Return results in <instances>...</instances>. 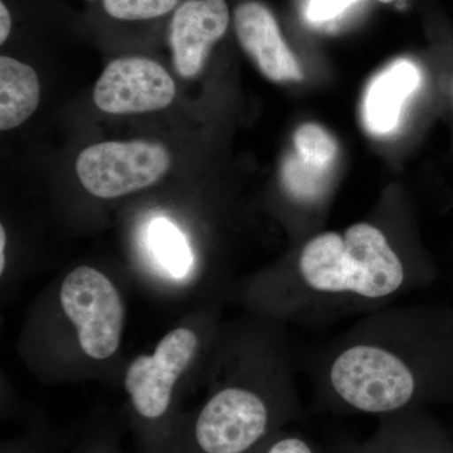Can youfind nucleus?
Listing matches in <instances>:
<instances>
[{
    "label": "nucleus",
    "instance_id": "f257e3e1",
    "mask_svg": "<svg viewBox=\"0 0 453 453\" xmlns=\"http://www.w3.org/2000/svg\"><path fill=\"white\" fill-rule=\"evenodd\" d=\"M316 410L378 419L453 404V308L377 310L325 342L309 363Z\"/></svg>",
    "mask_w": 453,
    "mask_h": 453
},
{
    "label": "nucleus",
    "instance_id": "f03ea898",
    "mask_svg": "<svg viewBox=\"0 0 453 453\" xmlns=\"http://www.w3.org/2000/svg\"><path fill=\"white\" fill-rule=\"evenodd\" d=\"M421 253L402 247L380 223L308 237L273 281V309L309 326L365 316L436 282Z\"/></svg>",
    "mask_w": 453,
    "mask_h": 453
},
{
    "label": "nucleus",
    "instance_id": "7ed1b4c3",
    "mask_svg": "<svg viewBox=\"0 0 453 453\" xmlns=\"http://www.w3.org/2000/svg\"><path fill=\"white\" fill-rule=\"evenodd\" d=\"M299 399H273L249 384H231L204 405L196 434L204 453H246L280 419L300 417Z\"/></svg>",
    "mask_w": 453,
    "mask_h": 453
},
{
    "label": "nucleus",
    "instance_id": "20e7f679",
    "mask_svg": "<svg viewBox=\"0 0 453 453\" xmlns=\"http://www.w3.org/2000/svg\"><path fill=\"white\" fill-rule=\"evenodd\" d=\"M65 314L77 327L80 345L88 357L104 360L120 345L125 308L115 286L104 273L79 267L65 277L61 288Z\"/></svg>",
    "mask_w": 453,
    "mask_h": 453
},
{
    "label": "nucleus",
    "instance_id": "39448f33",
    "mask_svg": "<svg viewBox=\"0 0 453 453\" xmlns=\"http://www.w3.org/2000/svg\"><path fill=\"white\" fill-rule=\"evenodd\" d=\"M169 166L163 145L135 140L88 146L77 157L76 172L91 195L110 199L153 186Z\"/></svg>",
    "mask_w": 453,
    "mask_h": 453
},
{
    "label": "nucleus",
    "instance_id": "423d86ee",
    "mask_svg": "<svg viewBox=\"0 0 453 453\" xmlns=\"http://www.w3.org/2000/svg\"><path fill=\"white\" fill-rule=\"evenodd\" d=\"M198 344L192 330L180 327L164 336L153 356H140L131 363L125 388L142 416L157 418L166 412L173 387L192 362Z\"/></svg>",
    "mask_w": 453,
    "mask_h": 453
},
{
    "label": "nucleus",
    "instance_id": "0eeeda50",
    "mask_svg": "<svg viewBox=\"0 0 453 453\" xmlns=\"http://www.w3.org/2000/svg\"><path fill=\"white\" fill-rule=\"evenodd\" d=\"M177 89L165 68L142 57L119 58L107 65L95 86L98 109L113 115L157 111L169 106Z\"/></svg>",
    "mask_w": 453,
    "mask_h": 453
},
{
    "label": "nucleus",
    "instance_id": "6e6552de",
    "mask_svg": "<svg viewBox=\"0 0 453 453\" xmlns=\"http://www.w3.org/2000/svg\"><path fill=\"white\" fill-rule=\"evenodd\" d=\"M228 25L226 0H187L179 5L170 25V46L180 76L199 73Z\"/></svg>",
    "mask_w": 453,
    "mask_h": 453
},
{
    "label": "nucleus",
    "instance_id": "1a4fd4ad",
    "mask_svg": "<svg viewBox=\"0 0 453 453\" xmlns=\"http://www.w3.org/2000/svg\"><path fill=\"white\" fill-rule=\"evenodd\" d=\"M234 29L244 52L270 81L303 80L299 61L283 41L270 9L258 2L242 3L234 11Z\"/></svg>",
    "mask_w": 453,
    "mask_h": 453
},
{
    "label": "nucleus",
    "instance_id": "9d476101",
    "mask_svg": "<svg viewBox=\"0 0 453 453\" xmlns=\"http://www.w3.org/2000/svg\"><path fill=\"white\" fill-rule=\"evenodd\" d=\"M365 453H453V434L428 410L380 418Z\"/></svg>",
    "mask_w": 453,
    "mask_h": 453
},
{
    "label": "nucleus",
    "instance_id": "9b49d317",
    "mask_svg": "<svg viewBox=\"0 0 453 453\" xmlns=\"http://www.w3.org/2000/svg\"><path fill=\"white\" fill-rule=\"evenodd\" d=\"M421 82V73L412 62L396 61L371 83L363 104L366 129L386 135L395 129L402 106Z\"/></svg>",
    "mask_w": 453,
    "mask_h": 453
},
{
    "label": "nucleus",
    "instance_id": "f8f14e48",
    "mask_svg": "<svg viewBox=\"0 0 453 453\" xmlns=\"http://www.w3.org/2000/svg\"><path fill=\"white\" fill-rule=\"evenodd\" d=\"M40 81L31 65L0 58V129L8 131L28 120L40 103Z\"/></svg>",
    "mask_w": 453,
    "mask_h": 453
},
{
    "label": "nucleus",
    "instance_id": "ddd939ff",
    "mask_svg": "<svg viewBox=\"0 0 453 453\" xmlns=\"http://www.w3.org/2000/svg\"><path fill=\"white\" fill-rule=\"evenodd\" d=\"M282 187L292 204L308 216L319 213L332 192V175L327 169L316 168L292 154L283 163Z\"/></svg>",
    "mask_w": 453,
    "mask_h": 453
},
{
    "label": "nucleus",
    "instance_id": "4468645a",
    "mask_svg": "<svg viewBox=\"0 0 453 453\" xmlns=\"http://www.w3.org/2000/svg\"><path fill=\"white\" fill-rule=\"evenodd\" d=\"M148 244L155 261L168 275L183 279L193 265V255L186 237L174 223L154 219L148 229Z\"/></svg>",
    "mask_w": 453,
    "mask_h": 453
},
{
    "label": "nucleus",
    "instance_id": "2eb2a0df",
    "mask_svg": "<svg viewBox=\"0 0 453 453\" xmlns=\"http://www.w3.org/2000/svg\"><path fill=\"white\" fill-rule=\"evenodd\" d=\"M294 144L301 159L316 168L330 170L338 157L335 139L318 124L301 125L295 133Z\"/></svg>",
    "mask_w": 453,
    "mask_h": 453
},
{
    "label": "nucleus",
    "instance_id": "dca6fc26",
    "mask_svg": "<svg viewBox=\"0 0 453 453\" xmlns=\"http://www.w3.org/2000/svg\"><path fill=\"white\" fill-rule=\"evenodd\" d=\"M179 0H104L106 13L116 19L148 20L165 16Z\"/></svg>",
    "mask_w": 453,
    "mask_h": 453
},
{
    "label": "nucleus",
    "instance_id": "f3484780",
    "mask_svg": "<svg viewBox=\"0 0 453 453\" xmlns=\"http://www.w3.org/2000/svg\"><path fill=\"white\" fill-rule=\"evenodd\" d=\"M264 453H326L312 438L300 434L277 436Z\"/></svg>",
    "mask_w": 453,
    "mask_h": 453
},
{
    "label": "nucleus",
    "instance_id": "a211bd4d",
    "mask_svg": "<svg viewBox=\"0 0 453 453\" xmlns=\"http://www.w3.org/2000/svg\"><path fill=\"white\" fill-rule=\"evenodd\" d=\"M357 0H310L308 18L311 22L320 23L335 19Z\"/></svg>",
    "mask_w": 453,
    "mask_h": 453
},
{
    "label": "nucleus",
    "instance_id": "6ab92c4d",
    "mask_svg": "<svg viewBox=\"0 0 453 453\" xmlns=\"http://www.w3.org/2000/svg\"><path fill=\"white\" fill-rule=\"evenodd\" d=\"M326 453H365L362 442L347 436L334 438Z\"/></svg>",
    "mask_w": 453,
    "mask_h": 453
},
{
    "label": "nucleus",
    "instance_id": "aec40b11",
    "mask_svg": "<svg viewBox=\"0 0 453 453\" xmlns=\"http://www.w3.org/2000/svg\"><path fill=\"white\" fill-rule=\"evenodd\" d=\"M12 31V16L4 3H0V43L8 40Z\"/></svg>",
    "mask_w": 453,
    "mask_h": 453
},
{
    "label": "nucleus",
    "instance_id": "412c9836",
    "mask_svg": "<svg viewBox=\"0 0 453 453\" xmlns=\"http://www.w3.org/2000/svg\"><path fill=\"white\" fill-rule=\"evenodd\" d=\"M4 246H5V231L4 226H0V273L4 271Z\"/></svg>",
    "mask_w": 453,
    "mask_h": 453
},
{
    "label": "nucleus",
    "instance_id": "4be33fe9",
    "mask_svg": "<svg viewBox=\"0 0 453 453\" xmlns=\"http://www.w3.org/2000/svg\"><path fill=\"white\" fill-rule=\"evenodd\" d=\"M381 3H390L393 2V0H380Z\"/></svg>",
    "mask_w": 453,
    "mask_h": 453
},
{
    "label": "nucleus",
    "instance_id": "5701e85b",
    "mask_svg": "<svg viewBox=\"0 0 453 453\" xmlns=\"http://www.w3.org/2000/svg\"><path fill=\"white\" fill-rule=\"evenodd\" d=\"M451 432H452V434H453V428H452V431H451Z\"/></svg>",
    "mask_w": 453,
    "mask_h": 453
}]
</instances>
